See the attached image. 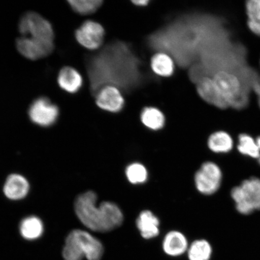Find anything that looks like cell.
I'll use <instances>...</instances> for the list:
<instances>
[{"mask_svg": "<svg viewBox=\"0 0 260 260\" xmlns=\"http://www.w3.org/2000/svg\"><path fill=\"white\" fill-rule=\"evenodd\" d=\"M248 26L253 34L260 37V19L257 20H248Z\"/></svg>", "mask_w": 260, "mask_h": 260, "instance_id": "cell-25", "label": "cell"}, {"mask_svg": "<svg viewBox=\"0 0 260 260\" xmlns=\"http://www.w3.org/2000/svg\"><path fill=\"white\" fill-rule=\"evenodd\" d=\"M141 119L146 127L155 131L162 129L165 124L164 113L155 107H146L143 110Z\"/></svg>", "mask_w": 260, "mask_h": 260, "instance_id": "cell-18", "label": "cell"}, {"mask_svg": "<svg viewBox=\"0 0 260 260\" xmlns=\"http://www.w3.org/2000/svg\"><path fill=\"white\" fill-rule=\"evenodd\" d=\"M58 86L61 89L71 94L79 92L82 88V76L73 67H65L61 68L57 77Z\"/></svg>", "mask_w": 260, "mask_h": 260, "instance_id": "cell-13", "label": "cell"}, {"mask_svg": "<svg viewBox=\"0 0 260 260\" xmlns=\"http://www.w3.org/2000/svg\"><path fill=\"white\" fill-rule=\"evenodd\" d=\"M259 92H260V91H259ZM257 95L258 96V104H259V106L260 107V92L257 94Z\"/></svg>", "mask_w": 260, "mask_h": 260, "instance_id": "cell-28", "label": "cell"}, {"mask_svg": "<svg viewBox=\"0 0 260 260\" xmlns=\"http://www.w3.org/2000/svg\"><path fill=\"white\" fill-rule=\"evenodd\" d=\"M187 253L189 260H209L212 254V248L207 240H197L188 246Z\"/></svg>", "mask_w": 260, "mask_h": 260, "instance_id": "cell-20", "label": "cell"}, {"mask_svg": "<svg viewBox=\"0 0 260 260\" xmlns=\"http://www.w3.org/2000/svg\"><path fill=\"white\" fill-rule=\"evenodd\" d=\"M136 226L143 238H155L160 234V220L150 210L141 211L136 220Z\"/></svg>", "mask_w": 260, "mask_h": 260, "instance_id": "cell-14", "label": "cell"}, {"mask_svg": "<svg viewBox=\"0 0 260 260\" xmlns=\"http://www.w3.org/2000/svg\"><path fill=\"white\" fill-rule=\"evenodd\" d=\"M197 83L198 93L205 102L220 109L230 107L229 102L213 79L204 77Z\"/></svg>", "mask_w": 260, "mask_h": 260, "instance_id": "cell-10", "label": "cell"}, {"mask_svg": "<svg viewBox=\"0 0 260 260\" xmlns=\"http://www.w3.org/2000/svg\"><path fill=\"white\" fill-rule=\"evenodd\" d=\"M246 9L248 20L254 21L260 19V0H249L247 2Z\"/></svg>", "mask_w": 260, "mask_h": 260, "instance_id": "cell-24", "label": "cell"}, {"mask_svg": "<svg viewBox=\"0 0 260 260\" xmlns=\"http://www.w3.org/2000/svg\"><path fill=\"white\" fill-rule=\"evenodd\" d=\"M213 79L225 97L230 106L238 108L246 102L241 83L235 75L226 71H220L214 75Z\"/></svg>", "mask_w": 260, "mask_h": 260, "instance_id": "cell-7", "label": "cell"}, {"mask_svg": "<svg viewBox=\"0 0 260 260\" xmlns=\"http://www.w3.org/2000/svg\"><path fill=\"white\" fill-rule=\"evenodd\" d=\"M30 184L27 179L21 175H10L6 179L3 192L8 199L18 201L23 199L28 193Z\"/></svg>", "mask_w": 260, "mask_h": 260, "instance_id": "cell-12", "label": "cell"}, {"mask_svg": "<svg viewBox=\"0 0 260 260\" xmlns=\"http://www.w3.org/2000/svg\"><path fill=\"white\" fill-rule=\"evenodd\" d=\"M222 173L219 166L212 161L204 162L194 175V184L204 195L215 193L220 187Z\"/></svg>", "mask_w": 260, "mask_h": 260, "instance_id": "cell-6", "label": "cell"}, {"mask_svg": "<svg viewBox=\"0 0 260 260\" xmlns=\"http://www.w3.org/2000/svg\"><path fill=\"white\" fill-rule=\"evenodd\" d=\"M133 4L138 6H145L148 5L149 1L147 0H141V1H133Z\"/></svg>", "mask_w": 260, "mask_h": 260, "instance_id": "cell-26", "label": "cell"}, {"mask_svg": "<svg viewBox=\"0 0 260 260\" xmlns=\"http://www.w3.org/2000/svg\"><path fill=\"white\" fill-rule=\"evenodd\" d=\"M104 252L102 242L89 232L74 230L65 240L63 249L64 260H100Z\"/></svg>", "mask_w": 260, "mask_h": 260, "instance_id": "cell-2", "label": "cell"}, {"mask_svg": "<svg viewBox=\"0 0 260 260\" xmlns=\"http://www.w3.org/2000/svg\"><path fill=\"white\" fill-rule=\"evenodd\" d=\"M125 175L130 183L144 184L148 178V172L144 165L140 162H133L126 168Z\"/></svg>", "mask_w": 260, "mask_h": 260, "instance_id": "cell-22", "label": "cell"}, {"mask_svg": "<svg viewBox=\"0 0 260 260\" xmlns=\"http://www.w3.org/2000/svg\"><path fill=\"white\" fill-rule=\"evenodd\" d=\"M42 221L37 216H29L21 221L19 231L22 237L27 240L40 238L44 233Z\"/></svg>", "mask_w": 260, "mask_h": 260, "instance_id": "cell-16", "label": "cell"}, {"mask_svg": "<svg viewBox=\"0 0 260 260\" xmlns=\"http://www.w3.org/2000/svg\"><path fill=\"white\" fill-rule=\"evenodd\" d=\"M28 115L34 124L49 127L55 124L60 115V110L58 106L47 97L37 98L29 107Z\"/></svg>", "mask_w": 260, "mask_h": 260, "instance_id": "cell-5", "label": "cell"}, {"mask_svg": "<svg viewBox=\"0 0 260 260\" xmlns=\"http://www.w3.org/2000/svg\"><path fill=\"white\" fill-rule=\"evenodd\" d=\"M96 105L101 109L111 113L121 111L124 106V99L116 87H103L96 94Z\"/></svg>", "mask_w": 260, "mask_h": 260, "instance_id": "cell-11", "label": "cell"}, {"mask_svg": "<svg viewBox=\"0 0 260 260\" xmlns=\"http://www.w3.org/2000/svg\"><path fill=\"white\" fill-rule=\"evenodd\" d=\"M19 31L22 37L46 42H54L53 26L47 19L34 12L22 15L19 22Z\"/></svg>", "mask_w": 260, "mask_h": 260, "instance_id": "cell-4", "label": "cell"}, {"mask_svg": "<svg viewBox=\"0 0 260 260\" xmlns=\"http://www.w3.org/2000/svg\"><path fill=\"white\" fill-rule=\"evenodd\" d=\"M237 148L240 153L243 155L254 158H259L260 157V151L256 142L248 135L242 134L239 136Z\"/></svg>", "mask_w": 260, "mask_h": 260, "instance_id": "cell-23", "label": "cell"}, {"mask_svg": "<svg viewBox=\"0 0 260 260\" xmlns=\"http://www.w3.org/2000/svg\"><path fill=\"white\" fill-rule=\"evenodd\" d=\"M208 146L211 151L215 153H226L233 148V139L225 132H217L210 136L208 140Z\"/></svg>", "mask_w": 260, "mask_h": 260, "instance_id": "cell-17", "label": "cell"}, {"mask_svg": "<svg viewBox=\"0 0 260 260\" xmlns=\"http://www.w3.org/2000/svg\"><path fill=\"white\" fill-rule=\"evenodd\" d=\"M68 3L73 11L80 15L92 14L103 4L101 0H71Z\"/></svg>", "mask_w": 260, "mask_h": 260, "instance_id": "cell-21", "label": "cell"}, {"mask_svg": "<svg viewBox=\"0 0 260 260\" xmlns=\"http://www.w3.org/2000/svg\"><path fill=\"white\" fill-rule=\"evenodd\" d=\"M151 65L152 71L158 76L168 77L174 73L173 60L167 54L160 53L155 54L152 57Z\"/></svg>", "mask_w": 260, "mask_h": 260, "instance_id": "cell-19", "label": "cell"}, {"mask_svg": "<svg viewBox=\"0 0 260 260\" xmlns=\"http://www.w3.org/2000/svg\"><path fill=\"white\" fill-rule=\"evenodd\" d=\"M258 161H259V165H260V157H259V158H258Z\"/></svg>", "mask_w": 260, "mask_h": 260, "instance_id": "cell-29", "label": "cell"}, {"mask_svg": "<svg viewBox=\"0 0 260 260\" xmlns=\"http://www.w3.org/2000/svg\"><path fill=\"white\" fill-rule=\"evenodd\" d=\"M16 47L22 56L31 60L46 57L54 50V42L39 41L24 37L16 40Z\"/></svg>", "mask_w": 260, "mask_h": 260, "instance_id": "cell-9", "label": "cell"}, {"mask_svg": "<svg viewBox=\"0 0 260 260\" xmlns=\"http://www.w3.org/2000/svg\"><path fill=\"white\" fill-rule=\"evenodd\" d=\"M232 197L236 209L243 214H249L260 210V180L252 178L244 181L239 186L233 188Z\"/></svg>", "mask_w": 260, "mask_h": 260, "instance_id": "cell-3", "label": "cell"}, {"mask_svg": "<svg viewBox=\"0 0 260 260\" xmlns=\"http://www.w3.org/2000/svg\"><path fill=\"white\" fill-rule=\"evenodd\" d=\"M187 239L183 233L178 231H171L165 236L162 247L166 254L178 256L187 251Z\"/></svg>", "mask_w": 260, "mask_h": 260, "instance_id": "cell-15", "label": "cell"}, {"mask_svg": "<svg viewBox=\"0 0 260 260\" xmlns=\"http://www.w3.org/2000/svg\"><path fill=\"white\" fill-rule=\"evenodd\" d=\"M97 195L87 191L76 198L74 210L78 219L93 232L106 233L117 229L123 222V214L118 205L104 201L97 204Z\"/></svg>", "mask_w": 260, "mask_h": 260, "instance_id": "cell-1", "label": "cell"}, {"mask_svg": "<svg viewBox=\"0 0 260 260\" xmlns=\"http://www.w3.org/2000/svg\"><path fill=\"white\" fill-rule=\"evenodd\" d=\"M255 142H256V145H257L258 148L260 151V136H259V137L257 138V139H256Z\"/></svg>", "mask_w": 260, "mask_h": 260, "instance_id": "cell-27", "label": "cell"}, {"mask_svg": "<svg viewBox=\"0 0 260 260\" xmlns=\"http://www.w3.org/2000/svg\"><path fill=\"white\" fill-rule=\"evenodd\" d=\"M105 30L102 25L93 21H86L75 31V38L81 46L89 50L99 48L105 40Z\"/></svg>", "mask_w": 260, "mask_h": 260, "instance_id": "cell-8", "label": "cell"}]
</instances>
